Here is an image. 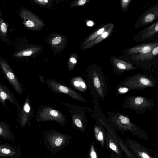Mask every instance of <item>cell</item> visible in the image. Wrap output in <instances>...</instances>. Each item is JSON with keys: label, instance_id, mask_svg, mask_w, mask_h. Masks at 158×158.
Instances as JSON below:
<instances>
[{"label": "cell", "instance_id": "6da1fadb", "mask_svg": "<svg viewBox=\"0 0 158 158\" xmlns=\"http://www.w3.org/2000/svg\"><path fill=\"white\" fill-rule=\"evenodd\" d=\"M157 81L153 75L137 73L124 79L117 86L128 87L130 91L144 90L148 87L155 88Z\"/></svg>", "mask_w": 158, "mask_h": 158}, {"label": "cell", "instance_id": "7a4b0ae2", "mask_svg": "<svg viewBox=\"0 0 158 158\" xmlns=\"http://www.w3.org/2000/svg\"><path fill=\"white\" fill-rule=\"evenodd\" d=\"M122 106L136 113L145 114L148 110H152L155 105L154 100L141 96H127L124 100Z\"/></svg>", "mask_w": 158, "mask_h": 158}, {"label": "cell", "instance_id": "3957f363", "mask_svg": "<svg viewBox=\"0 0 158 158\" xmlns=\"http://www.w3.org/2000/svg\"><path fill=\"white\" fill-rule=\"evenodd\" d=\"M92 78L94 95L98 99L102 101L107 97L108 89L106 77L101 68L94 70Z\"/></svg>", "mask_w": 158, "mask_h": 158}, {"label": "cell", "instance_id": "277c9868", "mask_svg": "<svg viewBox=\"0 0 158 158\" xmlns=\"http://www.w3.org/2000/svg\"><path fill=\"white\" fill-rule=\"evenodd\" d=\"M108 119L114 126L120 129L136 131L138 129L137 126L131 121L128 115L120 112L112 111L107 112Z\"/></svg>", "mask_w": 158, "mask_h": 158}, {"label": "cell", "instance_id": "5b68a950", "mask_svg": "<svg viewBox=\"0 0 158 158\" xmlns=\"http://www.w3.org/2000/svg\"><path fill=\"white\" fill-rule=\"evenodd\" d=\"M0 68L6 78L16 92L21 95L23 90L20 81L18 79L6 60L0 55Z\"/></svg>", "mask_w": 158, "mask_h": 158}, {"label": "cell", "instance_id": "8992f818", "mask_svg": "<svg viewBox=\"0 0 158 158\" xmlns=\"http://www.w3.org/2000/svg\"><path fill=\"white\" fill-rule=\"evenodd\" d=\"M6 100L15 104V106L18 104L16 99L11 91L5 85L0 82V103L8 110L6 103Z\"/></svg>", "mask_w": 158, "mask_h": 158}, {"label": "cell", "instance_id": "52a82bcc", "mask_svg": "<svg viewBox=\"0 0 158 158\" xmlns=\"http://www.w3.org/2000/svg\"><path fill=\"white\" fill-rule=\"evenodd\" d=\"M112 63L115 74L122 75L125 71L134 70L137 68L131 63L117 58L112 59Z\"/></svg>", "mask_w": 158, "mask_h": 158}, {"label": "cell", "instance_id": "ba28073f", "mask_svg": "<svg viewBox=\"0 0 158 158\" xmlns=\"http://www.w3.org/2000/svg\"><path fill=\"white\" fill-rule=\"evenodd\" d=\"M17 109V122L22 126H24L27 123L29 114L30 111V107L29 102L26 99L25 103L20 106L18 104L16 106Z\"/></svg>", "mask_w": 158, "mask_h": 158}, {"label": "cell", "instance_id": "9c48e42d", "mask_svg": "<svg viewBox=\"0 0 158 158\" xmlns=\"http://www.w3.org/2000/svg\"><path fill=\"white\" fill-rule=\"evenodd\" d=\"M157 46L158 44L156 43L143 45L131 48L128 52L130 53H139V55L137 56H141L148 53Z\"/></svg>", "mask_w": 158, "mask_h": 158}, {"label": "cell", "instance_id": "30bf717a", "mask_svg": "<svg viewBox=\"0 0 158 158\" xmlns=\"http://www.w3.org/2000/svg\"><path fill=\"white\" fill-rule=\"evenodd\" d=\"M0 38L8 45L11 44L9 34V25L2 18H0Z\"/></svg>", "mask_w": 158, "mask_h": 158}, {"label": "cell", "instance_id": "8fae6325", "mask_svg": "<svg viewBox=\"0 0 158 158\" xmlns=\"http://www.w3.org/2000/svg\"><path fill=\"white\" fill-rule=\"evenodd\" d=\"M12 135L10 128L6 122H0V137H8Z\"/></svg>", "mask_w": 158, "mask_h": 158}, {"label": "cell", "instance_id": "7c38bea8", "mask_svg": "<svg viewBox=\"0 0 158 158\" xmlns=\"http://www.w3.org/2000/svg\"><path fill=\"white\" fill-rule=\"evenodd\" d=\"M158 31V23L157 22L150 26L143 31V36L144 38L150 37Z\"/></svg>", "mask_w": 158, "mask_h": 158}, {"label": "cell", "instance_id": "4fadbf2b", "mask_svg": "<svg viewBox=\"0 0 158 158\" xmlns=\"http://www.w3.org/2000/svg\"><path fill=\"white\" fill-rule=\"evenodd\" d=\"M158 53V46L155 47L152 51L144 55L136 56V59L145 61L146 60L150 59Z\"/></svg>", "mask_w": 158, "mask_h": 158}, {"label": "cell", "instance_id": "5bb4252c", "mask_svg": "<svg viewBox=\"0 0 158 158\" xmlns=\"http://www.w3.org/2000/svg\"><path fill=\"white\" fill-rule=\"evenodd\" d=\"M100 122V127L99 126L96 125L94 127V131L95 137L97 140L101 142H103V141L104 135L102 131L101 130Z\"/></svg>", "mask_w": 158, "mask_h": 158}, {"label": "cell", "instance_id": "9a60e30c", "mask_svg": "<svg viewBox=\"0 0 158 158\" xmlns=\"http://www.w3.org/2000/svg\"><path fill=\"white\" fill-rule=\"evenodd\" d=\"M130 91V89L127 87L122 86H117L116 96L117 97L119 95L126 93Z\"/></svg>", "mask_w": 158, "mask_h": 158}, {"label": "cell", "instance_id": "2e32d148", "mask_svg": "<svg viewBox=\"0 0 158 158\" xmlns=\"http://www.w3.org/2000/svg\"><path fill=\"white\" fill-rule=\"evenodd\" d=\"M108 26V25L105 26L103 27L100 29L96 32L93 34L90 37V40H93L95 38L97 37L98 36L100 35L101 34H102L104 31L106 27Z\"/></svg>", "mask_w": 158, "mask_h": 158}, {"label": "cell", "instance_id": "e0dca14e", "mask_svg": "<svg viewBox=\"0 0 158 158\" xmlns=\"http://www.w3.org/2000/svg\"><path fill=\"white\" fill-rule=\"evenodd\" d=\"M155 17V15L152 13H149L144 17V20L145 23H149L153 21Z\"/></svg>", "mask_w": 158, "mask_h": 158}, {"label": "cell", "instance_id": "ac0fdd59", "mask_svg": "<svg viewBox=\"0 0 158 158\" xmlns=\"http://www.w3.org/2000/svg\"><path fill=\"white\" fill-rule=\"evenodd\" d=\"M0 150V152L1 153L6 154H12L14 153V152H13L10 149L7 148H1Z\"/></svg>", "mask_w": 158, "mask_h": 158}, {"label": "cell", "instance_id": "d6986e66", "mask_svg": "<svg viewBox=\"0 0 158 158\" xmlns=\"http://www.w3.org/2000/svg\"><path fill=\"white\" fill-rule=\"evenodd\" d=\"M90 158H97L96 153L93 146L91 147Z\"/></svg>", "mask_w": 158, "mask_h": 158}, {"label": "cell", "instance_id": "ffe728a7", "mask_svg": "<svg viewBox=\"0 0 158 158\" xmlns=\"http://www.w3.org/2000/svg\"><path fill=\"white\" fill-rule=\"evenodd\" d=\"M63 141V139L61 137H57L55 140V144L56 146H60L62 144Z\"/></svg>", "mask_w": 158, "mask_h": 158}, {"label": "cell", "instance_id": "44dd1931", "mask_svg": "<svg viewBox=\"0 0 158 158\" xmlns=\"http://www.w3.org/2000/svg\"><path fill=\"white\" fill-rule=\"evenodd\" d=\"M109 146L110 148L117 153H118V151L116 145L113 143H110Z\"/></svg>", "mask_w": 158, "mask_h": 158}, {"label": "cell", "instance_id": "7402d4cb", "mask_svg": "<svg viewBox=\"0 0 158 158\" xmlns=\"http://www.w3.org/2000/svg\"><path fill=\"white\" fill-rule=\"evenodd\" d=\"M130 1V0H122L121 1V5L122 8H126Z\"/></svg>", "mask_w": 158, "mask_h": 158}, {"label": "cell", "instance_id": "603a6c76", "mask_svg": "<svg viewBox=\"0 0 158 158\" xmlns=\"http://www.w3.org/2000/svg\"><path fill=\"white\" fill-rule=\"evenodd\" d=\"M61 40V38L60 37H57L53 39L52 43L53 44H56L59 43Z\"/></svg>", "mask_w": 158, "mask_h": 158}, {"label": "cell", "instance_id": "cb8c5ba5", "mask_svg": "<svg viewBox=\"0 0 158 158\" xmlns=\"http://www.w3.org/2000/svg\"><path fill=\"white\" fill-rule=\"evenodd\" d=\"M139 155L142 158H151L148 155L144 152H139Z\"/></svg>", "mask_w": 158, "mask_h": 158}, {"label": "cell", "instance_id": "d4e9b609", "mask_svg": "<svg viewBox=\"0 0 158 158\" xmlns=\"http://www.w3.org/2000/svg\"><path fill=\"white\" fill-rule=\"evenodd\" d=\"M59 88L60 90L63 92L67 93L69 91L68 88L64 86H60Z\"/></svg>", "mask_w": 158, "mask_h": 158}, {"label": "cell", "instance_id": "484cf974", "mask_svg": "<svg viewBox=\"0 0 158 158\" xmlns=\"http://www.w3.org/2000/svg\"><path fill=\"white\" fill-rule=\"evenodd\" d=\"M75 123L76 125L78 127H81L82 126V124L81 121L77 118L75 120Z\"/></svg>", "mask_w": 158, "mask_h": 158}, {"label": "cell", "instance_id": "4316f807", "mask_svg": "<svg viewBox=\"0 0 158 158\" xmlns=\"http://www.w3.org/2000/svg\"><path fill=\"white\" fill-rule=\"evenodd\" d=\"M51 114L54 116L56 117L58 116V114L57 111L55 110H52L50 112Z\"/></svg>", "mask_w": 158, "mask_h": 158}, {"label": "cell", "instance_id": "83f0119b", "mask_svg": "<svg viewBox=\"0 0 158 158\" xmlns=\"http://www.w3.org/2000/svg\"><path fill=\"white\" fill-rule=\"evenodd\" d=\"M86 2V0H80L78 2V4L79 5H84Z\"/></svg>", "mask_w": 158, "mask_h": 158}, {"label": "cell", "instance_id": "f1b7e54d", "mask_svg": "<svg viewBox=\"0 0 158 158\" xmlns=\"http://www.w3.org/2000/svg\"><path fill=\"white\" fill-rule=\"evenodd\" d=\"M70 60L71 62L74 64L76 63L77 62L76 60L73 57L71 58L70 59Z\"/></svg>", "mask_w": 158, "mask_h": 158}, {"label": "cell", "instance_id": "f546056e", "mask_svg": "<svg viewBox=\"0 0 158 158\" xmlns=\"http://www.w3.org/2000/svg\"><path fill=\"white\" fill-rule=\"evenodd\" d=\"M87 24L88 26H91L93 25V23L91 21H89L87 23Z\"/></svg>", "mask_w": 158, "mask_h": 158}, {"label": "cell", "instance_id": "4dcf8cb0", "mask_svg": "<svg viewBox=\"0 0 158 158\" xmlns=\"http://www.w3.org/2000/svg\"><path fill=\"white\" fill-rule=\"evenodd\" d=\"M80 84L81 85V87L83 88H85L86 86L85 84L82 82H81L80 83Z\"/></svg>", "mask_w": 158, "mask_h": 158}, {"label": "cell", "instance_id": "1f68e13d", "mask_svg": "<svg viewBox=\"0 0 158 158\" xmlns=\"http://www.w3.org/2000/svg\"><path fill=\"white\" fill-rule=\"evenodd\" d=\"M74 84L76 86H78L80 85V83L77 81H75L74 83Z\"/></svg>", "mask_w": 158, "mask_h": 158}, {"label": "cell", "instance_id": "d6a6232c", "mask_svg": "<svg viewBox=\"0 0 158 158\" xmlns=\"http://www.w3.org/2000/svg\"><path fill=\"white\" fill-rule=\"evenodd\" d=\"M3 17H4V16L3 15L2 12L1 10L0 7V18H2Z\"/></svg>", "mask_w": 158, "mask_h": 158}, {"label": "cell", "instance_id": "836d02e7", "mask_svg": "<svg viewBox=\"0 0 158 158\" xmlns=\"http://www.w3.org/2000/svg\"><path fill=\"white\" fill-rule=\"evenodd\" d=\"M44 1L46 3H47L48 2V0H44Z\"/></svg>", "mask_w": 158, "mask_h": 158}]
</instances>
